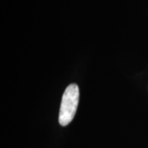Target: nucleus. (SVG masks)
I'll return each mask as SVG.
<instances>
[{
    "instance_id": "obj_1",
    "label": "nucleus",
    "mask_w": 148,
    "mask_h": 148,
    "mask_svg": "<svg viewBox=\"0 0 148 148\" xmlns=\"http://www.w3.org/2000/svg\"><path fill=\"white\" fill-rule=\"evenodd\" d=\"M79 88L77 84H71L64 90L59 112V123L66 126L73 120L79 102Z\"/></svg>"
}]
</instances>
